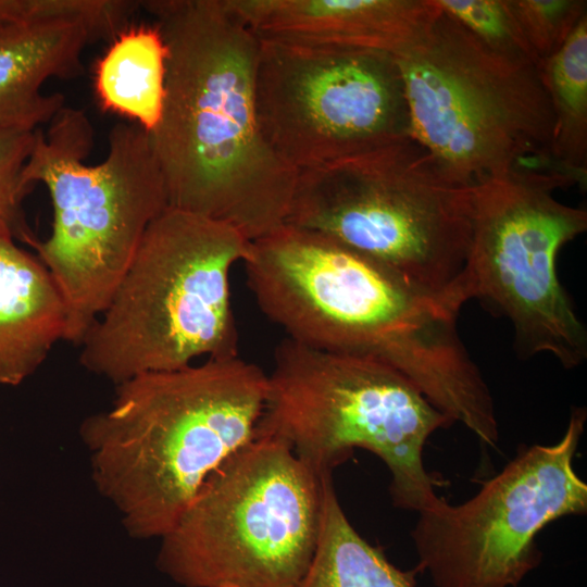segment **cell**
Segmentation results:
<instances>
[{
    "label": "cell",
    "mask_w": 587,
    "mask_h": 587,
    "mask_svg": "<svg viewBox=\"0 0 587 587\" xmlns=\"http://www.w3.org/2000/svg\"><path fill=\"white\" fill-rule=\"evenodd\" d=\"M167 47L163 114L149 134L168 207L225 222L251 241L285 224L298 171L258 117L260 38L227 0H146Z\"/></svg>",
    "instance_id": "6da1fadb"
},
{
    "label": "cell",
    "mask_w": 587,
    "mask_h": 587,
    "mask_svg": "<svg viewBox=\"0 0 587 587\" xmlns=\"http://www.w3.org/2000/svg\"><path fill=\"white\" fill-rule=\"evenodd\" d=\"M242 261L255 302L289 339L380 360L438 408L477 384L458 312L388 266L286 223L249 241Z\"/></svg>",
    "instance_id": "7a4b0ae2"
},
{
    "label": "cell",
    "mask_w": 587,
    "mask_h": 587,
    "mask_svg": "<svg viewBox=\"0 0 587 587\" xmlns=\"http://www.w3.org/2000/svg\"><path fill=\"white\" fill-rule=\"evenodd\" d=\"M266 396L267 375L239 355L115 386L111 407L87 416L79 435L97 490L132 538L175 526L208 477L253 438Z\"/></svg>",
    "instance_id": "3957f363"
},
{
    "label": "cell",
    "mask_w": 587,
    "mask_h": 587,
    "mask_svg": "<svg viewBox=\"0 0 587 587\" xmlns=\"http://www.w3.org/2000/svg\"><path fill=\"white\" fill-rule=\"evenodd\" d=\"M93 137L86 112L64 107L46 133L34 132L22 172L24 185L41 183L50 193L51 233L32 248L63 296L64 340L76 346L108 307L148 226L168 207L149 133L115 124L104 160L87 165Z\"/></svg>",
    "instance_id": "277c9868"
},
{
    "label": "cell",
    "mask_w": 587,
    "mask_h": 587,
    "mask_svg": "<svg viewBox=\"0 0 587 587\" xmlns=\"http://www.w3.org/2000/svg\"><path fill=\"white\" fill-rule=\"evenodd\" d=\"M285 223L388 266L457 312L467 301L472 186L411 136L300 171Z\"/></svg>",
    "instance_id": "5b68a950"
},
{
    "label": "cell",
    "mask_w": 587,
    "mask_h": 587,
    "mask_svg": "<svg viewBox=\"0 0 587 587\" xmlns=\"http://www.w3.org/2000/svg\"><path fill=\"white\" fill-rule=\"evenodd\" d=\"M248 245L225 222L167 207L80 344L79 363L116 386L202 355H238L229 274Z\"/></svg>",
    "instance_id": "8992f818"
},
{
    "label": "cell",
    "mask_w": 587,
    "mask_h": 587,
    "mask_svg": "<svg viewBox=\"0 0 587 587\" xmlns=\"http://www.w3.org/2000/svg\"><path fill=\"white\" fill-rule=\"evenodd\" d=\"M453 424L400 372L367 355L278 344L255 434L274 437L320 476L353 449L376 454L390 472L394 505L432 508L437 479L423 463L430 435Z\"/></svg>",
    "instance_id": "52a82bcc"
},
{
    "label": "cell",
    "mask_w": 587,
    "mask_h": 587,
    "mask_svg": "<svg viewBox=\"0 0 587 587\" xmlns=\"http://www.w3.org/2000/svg\"><path fill=\"white\" fill-rule=\"evenodd\" d=\"M395 59L410 135L454 180L472 186L513 170L559 171L537 66L495 52L442 10Z\"/></svg>",
    "instance_id": "ba28073f"
},
{
    "label": "cell",
    "mask_w": 587,
    "mask_h": 587,
    "mask_svg": "<svg viewBox=\"0 0 587 587\" xmlns=\"http://www.w3.org/2000/svg\"><path fill=\"white\" fill-rule=\"evenodd\" d=\"M322 477L254 434L161 537L158 567L185 587H296L317 545Z\"/></svg>",
    "instance_id": "9c48e42d"
},
{
    "label": "cell",
    "mask_w": 587,
    "mask_h": 587,
    "mask_svg": "<svg viewBox=\"0 0 587 587\" xmlns=\"http://www.w3.org/2000/svg\"><path fill=\"white\" fill-rule=\"evenodd\" d=\"M558 171L513 170L472 185L465 296L512 325L520 351L564 369L587 358V330L557 271L561 248L587 228V212L553 196L573 185Z\"/></svg>",
    "instance_id": "30bf717a"
},
{
    "label": "cell",
    "mask_w": 587,
    "mask_h": 587,
    "mask_svg": "<svg viewBox=\"0 0 587 587\" xmlns=\"http://www.w3.org/2000/svg\"><path fill=\"white\" fill-rule=\"evenodd\" d=\"M586 417L574 408L559 441L523 447L463 503L440 498L420 512L416 571L436 587H516L540 563L537 535L587 511V484L574 467Z\"/></svg>",
    "instance_id": "8fae6325"
},
{
    "label": "cell",
    "mask_w": 587,
    "mask_h": 587,
    "mask_svg": "<svg viewBox=\"0 0 587 587\" xmlns=\"http://www.w3.org/2000/svg\"><path fill=\"white\" fill-rule=\"evenodd\" d=\"M255 103L274 152L300 172L410 135L394 55L260 38Z\"/></svg>",
    "instance_id": "7c38bea8"
},
{
    "label": "cell",
    "mask_w": 587,
    "mask_h": 587,
    "mask_svg": "<svg viewBox=\"0 0 587 587\" xmlns=\"http://www.w3.org/2000/svg\"><path fill=\"white\" fill-rule=\"evenodd\" d=\"M121 30L102 0L0 24V128L32 133L49 124L65 98L43 84L83 75L86 47Z\"/></svg>",
    "instance_id": "4fadbf2b"
},
{
    "label": "cell",
    "mask_w": 587,
    "mask_h": 587,
    "mask_svg": "<svg viewBox=\"0 0 587 587\" xmlns=\"http://www.w3.org/2000/svg\"><path fill=\"white\" fill-rule=\"evenodd\" d=\"M259 37L296 45L377 50L414 45L441 9L437 0H227Z\"/></svg>",
    "instance_id": "5bb4252c"
},
{
    "label": "cell",
    "mask_w": 587,
    "mask_h": 587,
    "mask_svg": "<svg viewBox=\"0 0 587 587\" xmlns=\"http://www.w3.org/2000/svg\"><path fill=\"white\" fill-rule=\"evenodd\" d=\"M65 328L66 305L48 268L0 233V385L34 374Z\"/></svg>",
    "instance_id": "9a60e30c"
},
{
    "label": "cell",
    "mask_w": 587,
    "mask_h": 587,
    "mask_svg": "<svg viewBox=\"0 0 587 587\" xmlns=\"http://www.w3.org/2000/svg\"><path fill=\"white\" fill-rule=\"evenodd\" d=\"M167 47L152 24H130L110 41L95 65L93 88L101 110L151 133L165 102Z\"/></svg>",
    "instance_id": "2e32d148"
},
{
    "label": "cell",
    "mask_w": 587,
    "mask_h": 587,
    "mask_svg": "<svg viewBox=\"0 0 587 587\" xmlns=\"http://www.w3.org/2000/svg\"><path fill=\"white\" fill-rule=\"evenodd\" d=\"M416 573L394 565L382 548L357 532L341 508L332 474L323 475L317 545L296 587H415Z\"/></svg>",
    "instance_id": "e0dca14e"
},
{
    "label": "cell",
    "mask_w": 587,
    "mask_h": 587,
    "mask_svg": "<svg viewBox=\"0 0 587 587\" xmlns=\"http://www.w3.org/2000/svg\"><path fill=\"white\" fill-rule=\"evenodd\" d=\"M538 72L554 118L552 160L574 184L583 183L587 164V15L562 47L541 61Z\"/></svg>",
    "instance_id": "ac0fdd59"
},
{
    "label": "cell",
    "mask_w": 587,
    "mask_h": 587,
    "mask_svg": "<svg viewBox=\"0 0 587 587\" xmlns=\"http://www.w3.org/2000/svg\"><path fill=\"white\" fill-rule=\"evenodd\" d=\"M437 3L495 52L539 66L507 0H437Z\"/></svg>",
    "instance_id": "d6986e66"
},
{
    "label": "cell",
    "mask_w": 587,
    "mask_h": 587,
    "mask_svg": "<svg viewBox=\"0 0 587 587\" xmlns=\"http://www.w3.org/2000/svg\"><path fill=\"white\" fill-rule=\"evenodd\" d=\"M507 1L539 63L557 52L587 15L585 0Z\"/></svg>",
    "instance_id": "ffe728a7"
},
{
    "label": "cell",
    "mask_w": 587,
    "mask_h": 587,
    "mask_svg": "<svg viewBox=\"0 0 587 587\" xmlns=\"http://www.w3.org/2000/svg\"><path fill=\"white\" fill-rule=\"evenodd\" d=\"M34 143V132L0 128V233L33 246L38 238L28 226L23 210L32 188L24 185L22 172Z\"/></svg>",
    "instance_id": "44dd1931"
},
{
    "label": "cell",
    "mask_w": 587,
    "mask_h": 587,
    "mask_svg": "<svg viewBox=\"0 0 587 587\" xmlns=\"http://www.w3.org/2000/svg\"><path fill=\"white\" fill-rule=\"evenodd\" d=\"M80 0H0V24L76 8Z\"/></svg>",
    "instance_id": "7402d4cb"
}]
</instances>
